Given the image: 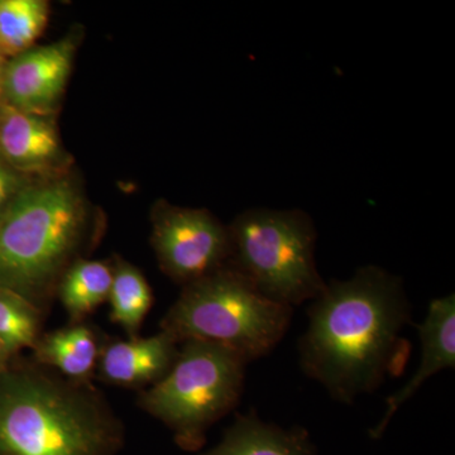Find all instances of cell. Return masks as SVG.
Segmentation results:
<instances>
[{
    "instance_id": "12",
    "label": "cell",
    "mask_w": 455,
    "mask_h": 455,
    "mask_svg": "<svg viewBox=\"0 0 455 455\" xmlns=\"http://www.w3.org/2000/svg\"><path fill=\"white\" fill-rule=\"evenodd\" d=\"M104 341L92 326L74 323L42 334L33 347L35 362L74 382H92Z\"/></svg>"
},
{
    "instance_id": "10",
    "label": "cell",
    "mask_w": 455,
    "mask_h": 455,
    "mask_svg": "<svg viewBox=\"0 0 455 455\" xmlns=\"http://www.w3.org/2000/svg\"><path fill=\"white\" fill-rule=\"evenodd\" d=\"M180 344L158 331L151 337L104 341L97 376L116 387L147 388L170 372L179 355Z\"/></svg>"
},
{
    "instance_id": "15",
    "label": "cell",
    "mask_w": 455,
    "mask_h": 455,
    "mask_svg": "<svg viewBox=\"0 0 455 455\" xmlns=\"http://www.w3.org/2000/svg\"><path fill=\"white\" fill-rule=\"evenodd\" d=\"M154 301L152 287L140 269L127 260L116 259L113 262L112 287L108 298L110 322L121 326L128 338L139 337Z\"/></svg>"
},
{
    "instance_id": "11",
    "label": "cell",
    "mask_w": 455,
    "mask_h": 455,
    "mask_svg": "<svg viewBox=\"0 0 455 455\" xmlns=\"http://www.w3.org/2000/svg\"><path fill=\"white\" fill-rule=\"evenodd\" d=\"M421 340V366L396 394L386 400L385 415L370 431L373 439H379L387 429L398 409L414 396L419 388L434 374L447 368H455V298L434 299L424 323L418 326Z\"/></svg>"
},
{
    "instance_id": "9",
    "label": "cell",
    "mask_w": 455,
    "mask_h": 455,
    "mask_svg": "<svg viewBox=\"0 0 455 455\" xmlns=\"http://www.w3.org/2000/svg\"><path fill=\"white\" fill-rule=\"evenodd\" d=\"M0 156L18 172L51 175L62 169L66 154L50 116L0 104Z\"/></svg>"
},
{
    "instance_id": "5",
    "label": "cell",
    "mask_w": 455,
    "mask_h": 455,
    "mask_svg": "<svg viewBox=\"0 0 455 455\" xmlns=\"http://www.w3.org/2000/svg\"><path fill=\"white\" fill-rule=\"evenodd\" d=\"M247 364L220 344L184 341L170 372L140 392L137 403L172 431L180 448L199 451L212 425L238 406Z\"/></svg>"
},
{
    "instance_id": "4",
    "label": "cell",
    "mask_w": 455,
    "mask_h": 455,
    "mask_svg": "<svg viewBox=\"0 0 455 455\" xmlns=\"http://www.w3.org/2000/svg\"><path fill=\"white\" fill-rule=\"evenodd\" d=\"M292 307L269 300L232 266L182 289L160 323L176 343L204 340L245 361L269 355L289 331Z\"/></svg>"
},
{
    "instance_id": "3",
    "label": "cell",
    "mask_w": 455,
    "mask_h": 455,
    "mask_svg": "<svg viewBox=\"0 0 455 455\" xmlns=\"http://www.w3.org/2000/svg\"><path fill=\"white\" fill-rule=\"evenodd\" d=\"M92 235L88 205L74 181L28 182L0 215V290L46 313Z\"/></svg>"
},
{
    "instance_id": "2",
    "label": "cell",
    "mask_w": 455,
    "mask_h": 455,
    "mask_svg": "<svg viewBox=\"0 0 455 455\" xmlns=\"http://www.w3.org/2000/svg\"><path fill=\"white\" fill-rule=\"evenodd\" d=\"M124 425L92 382L49 368L0 377V455H116Z\"/></svg>"
},
{
    "instance_id": "1",
    "label": "cell",
    "mask_w": 455,
    "mask_h": 455,
    "mask_svg": "<svg viewBox=\"0 0 455 455\" xmlns=\"http://www.w3.org/2000/svg\"><path fill=\"white\" fill-rule=\"evenodd\" d=\"M307 316L301 370L338 403L349 405L403 373L411 346L401 334L411 307L400 277L364 266L349 280L326 283Z\"/></svg>"
},
{
    "instance_id": "6",
    "label": "cell",
    "mask_w": 455,
    "mask_h": 455,
    "mask_svg": "<svg viewBox=\"0 0 455 455\" xmlns=\"http://www.w3.org/2000/svg\"><path fill=\"white\" fill-rule=\"evenodd\" d=\"M229 265L269 300L295 307L326 283L315 262L316 229L301 209H250L230 224Z\"/></svg>"
},
{
    "instance_id": "17",
    "label": "cell",
    "mask_w": 455,
    "mask_h": 455,
    "mask_svg": "<svg viewBox=\"0 0 455 455\" xmlns=\"http://www.w3.org/2000/svg\"><path fill=\"white\" fill-rule=\"evenodd\" d=\"M44 313L17 293L0 290V341L12 355L33 348L42 335Z\"/></svg>"
},
{
    "instance_id": "16",
    "label": "cell",
    "mask_w": 455,
    "mask_h": 455,
    "mask_svg": "<svg viewBox=\"0 0 455 455\" xmlns=\"http://www.w3.org/2000/svg\"><path fill=\"white\" fill-rule=\"evenodd\" d=\"M49 17L44 0H0V56L13 59L32 49Z\"/></svg>"
},
{
    "instance_id": "20",
    "label": "cell",
    "mask_w": 455,
    "mask_h": 455,
    "mask_svg": "<svg viewBox=\"0 0 455 455\" xmlns=\"http://www.w3.org/2000/svg\"><path fill=\"white\" fill-rule=\"evenodd\" d=\"M5 66H7V61H5L4 57L0 56V97H3V79H4Z\"/></svg>"
},
{
    "instance_id": "13",
    "label": "cell",
    "mask_w": 455,
    "mask_h": 455,
    "mask_svg": "<svg viewBox=\"0 0 455 455\" xmlns=\"http://www.w3.org/2000/svg\"><path fill=\"white\" fill-rule=\"evenodd\" d=\"M203 455H316L309 431L266 423L256 411L236 415L223 440Z\"/></svg>"
},
{
    "instance_id": "8",
    "label": "cell",
    "mask_w": 455,
    "mask_h": 455,
    "mask_svg": "<svg viewBox=\"0 0 455 455\" xmlns=\"http://www.w3.org/2000/svg\"><path fill=\"white\" fill-rule=\"evenodd\" d=\"M76 35L32 47L7 62L3 97L9 106L50 116L64 94L73 70Z\"/></svg>"
},
{
    "instance_id": "19",
    "label": "cell",
    "mask_w": 455,
    "mask_h": 455,
    "mask_svg": "<svg viewBox=\"0 0 455 455\" xmlns=\"http://www.w3.org/2000/svg\"><path fill=\"white\" fill-rule=\"evenodd\" d=\"M11 357V353L5 348L4 344L0 341V377L8 370V362Z\"/></svg>"
},
{
    "instance_id": "7",
    "label": "cell",
    "mask_w": 455,
    "mask_h": 455,
    "mask_svg": "<svg viewBox=\"0 0 455 455\" xmlns=\"http://www.w3.org/2000/svg\"><path fill=\"white\" fill-rule=\"evenodd\" d=\"M151 243L160 267L188 286L229 265V228L206 209L161 202L152 214Z\"/></svg>"
},
{
    "instance_id": "14",
    "label": "cell",
    "mask_w": 455,
    "mask_h": 455,
    "mask_svg": "<svg viewBox=\"0 0 455 455\" xmlns=\"http://www.w3.org/2000/svg\"><path fill=\"white\" fill-rule=\"evenodd\" d=\"M113 265L104 260L80 259L65 272L56 298H59L71 324L84 323L109 298Z\"/></svg>"
},
{
    "instance_id": "18",
    "label": "cell",
    "mask_w": 455,
    "mask_h": 455,
    "mask_svg": "<svg viewBox=\"0 0 455 455\" xmlns=\"http://www.w3.org/2000/svg\"><path fill=\"white\" fill-rule=\"evenodd\" d=\"M27 184L28 181L22 179L20 172L9 166L0 156V215Z\"/></svg>"
}]
</instances>
